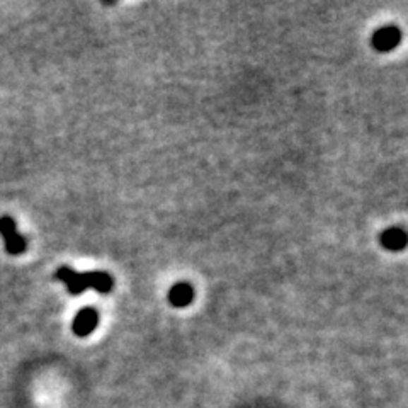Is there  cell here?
<instances>
[{"label":"cell","instance_id":"4","mask_svg":"<svg viewBox=\"0 0 408 408\" xmlns=\"http://www.w3.org/2000/svg\"><path fill=\"white\" fill-rule=\"evenodd\" d=\"M400 40H402V32L397 26H386L374 32L373 44L378 52H390V49L397 48Z\"/></svg>","mask_w":408,"mask_h":408},{"label":"cell","instance_id":"3","mask_svg":"<svg viewBox=\"0 0 408 408\" xmlns=\"http://www.w3.org/2000/svg\"><path fill=\"white\" fill-rule=\"evenodd\" d=\"M99 323V313L94 308H84L75 316L73 320V332L78 337H87L92 334Z\"/></svg>","mask_w":408,"mask_h":408},{"label":"cell","instance_id":"5","mask_svg":"<svg viewBox=\"0 0 408 408\" xmlns=\"http://www.w3.org/2000/svg\"><path fill=\"white\" fill-rule=\"evenodd\" d=\"M194 298V289L193 286L187 284V282H179V284L174 286L169 293V299L174 306L177 308H184L187 305L193 303Z\"/></svg>","mask_w":408,"mask_h":408},{"label":"cell","instance_id":"6","mask_svg":"<svg viewBox=\"0 0 408 408\" xmlns=\"http://www.w3.org/2000/svg\"><path fill=\"white\" fill-rule=\"evenodd\" d=\"M381 245L388 251H402L407 245V235L402 228H390L381 235Z\"/></svg>","mask_w":408,"mask_h":408},{"label":"cell","instance_id":"2","mask_svg":"<svg viewBox=\"0 0 408 408\" xmlns=\"http://www.w3.org/2000/svg\"><path fill=\"white\" fill-rule=\"evenodd\" d=\"M0 235L4 236V241H6V251L11 253V256H20L24 251H26V240L24 236L18 232V224H16L14 218L11 216H2L0 218Z\"/></svg>","mask_w":408,"mask_h":408},{"label":"cell","instance_id":"1","mask_svg":"<svg viewBox=\"0 0 408 408\" xmlns=\"http://www.w3.org/2000/svg\"><path fill=\"white\" fill-rule=\"evenodd\" d=\"M55 277L66 286L70 294H80L87 289H95L97 293H111L114 286V279L102 270H90V272H77L72 268H60Z\"/></svg>","mask_w":408,"mask_h":408}]
</instances>
